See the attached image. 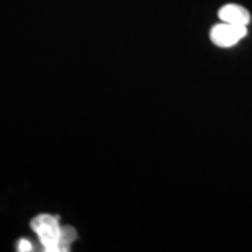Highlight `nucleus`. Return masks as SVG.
<instances>
[{
  "instance_id": "f257e3e1",
  "label": "nucleus",
  "mask_w": 252,
  "mask_h": 252,
  "mask_svg": "<svg viewBox=\"0 0 252 252\" xmlns=\"http://www.w3.org/2000/svg\"><path fill=\"white\" fill-rule=\"evenodd\" d=\"M31 228L38 235L39 243L46 252H67L77 238V233L73 227H61L59 217L52 215H39L32 219Z\"/></svg>"
},
{
  "instance_id": "f03ea898",
  "label": "nucleus",
  "mask_w": 252,
  "mask_h": 252,
  "mask_svg": "<svg viewBox=\"0 0 252 252\" xmlns=\"http://www.w3.org/2000/svg\"><path fill=\"white\" fill-rule=\"evenodd\" d=\"M245 35H247V26H238V24H231V23H224V21L221 24L215 26L210 31L212 42L221 48L235 45Z\"/></svg>"
},
{
  "instance_id": "7ed1b4c3",
  "label": "nucleus",
  "mask_w": 252,
  "mask_h": 252,
  "mask_svg": "<svg viewBox=\"0 0 252 252\" xmlns=\"http://www.w3.org/2000/svg\"><path fill=\"white\" fill-rule=\"evenodd\" d=\"M219 17L224 23H231L238 26H248V23L251 21L250 11L238 4H227L221 7L219 11Z\"/></svg>"
},
{
  "instance_id": "20e7f679",
  "label": "nucleus",
  "mask_w": 252,
  "mask_h": 252,
  "mask_svg": "<svg viewBox=\"0 0 252 252\" xmlns=\"http://www.w3.org/2000/svg\"><path fill=\"white\" fill-rule=\"evenodd\" d=\"M32 250H34V248H32V244L30 243L28 240H24V238H23V240H20V241H18L17 244L18 252H31Z\"/></svg>"
}]
</instances>
